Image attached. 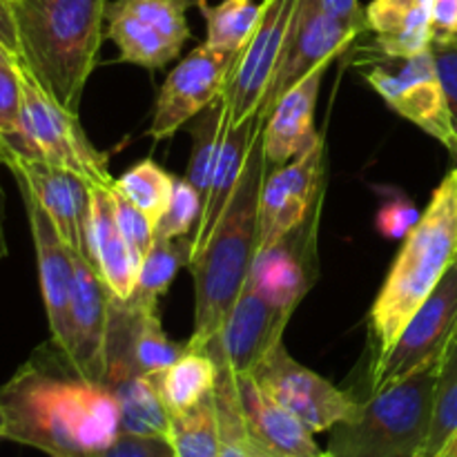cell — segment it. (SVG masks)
Instances as JSON below:
<instances>
[{"label":"cell","mask_w":457,"mask_h":457,"mask_svg":"<svg viewBox=\"0 0 457 457\" xmlns=\"http://www.w3.org/2000/svg\"><path fill=\"white\" fill-rule=\"evenodd\" d=\"M0 431L49 457H101L119 440L120 415L114 395L49 342L0 386Z\"/></svg>","instance_id":"obj_1"},{"label":"cell","mask_w":457,"mask_h":457,"mask_svg":"<svg viewBox=\"0 0 457 457\" xmlns=\"http://www.w3.org/2000/svg\"><path fill=\"white\" fill-rule=\"evenodd\" d=\"M263 125L266 120L254 134L230 204L205 248L187 266L195 277V330L186 342L190 351H205L219 337L250 277L259 248V192L266 174Z\"/></svg>","instance_id":"obj_2"},{"label":"cell","mask_w":457,"mask_h":457,"mask_svg":"<svg viewBox=\"0 0 457 457\" xmlns=\"http://www.w3.org/2000/svg\"><path fill=\"white\" fill-rule=\"evenodd\" d=\"M107 0H13L18 62L79 114L105 36Z\"/></svg>","instance_id":"obj_3"},{"label":"cell","mask_w":457,"mask_h":457,"mask_svg":"<svg viewBox=\"0 0 457 457\" xmlns=\"http://www.w3.org/2000/svg\"><path fill=\"white\" fill-rule=\"evenodd\" d=\"M457 259V170H451L433 192L418 226L391 263L384 286L369 312L373 364L378 369L404 326Z\"/></svg>","instance_id":"obj_4"},{"label":"cell","mask_w":457,"mask_h":457,"mask_svg":"<svg viewBox=\"0 0 457 457\" xmlns=\"http://www.w3.org/2000/svg\"><path fill=\"white\" fill-rule=\"evenodd\" d=\"M437 366L370 393L348 422L330 428L333 457H420L431 427Z\"/></svg>","instance_id":"obj_5"},{"label":"cell","mask_w":457,"mask_h":457,"mask_svg":"<svg viewBox=\"0 0 457 457\" xmlns=\"http://www.w3.org/2000/svg\"><path fill=\"white\" fill-rule=\"evenodd\" d=\"M18 67L22 80L21 132L0 147V165L7 154L29 156L70 170L92 187L112 186L114 177L107 168V156L92 145L80 128L79 114L65 110L56 98L49 96L21 62Z\"/></svg>","instance_id":"obj_6"},{"label":"cell","mask_w":457,"mask_h":457,"mask_svg":"<svg viewBox=\"0 0 457 457\" xmlns=\"http://www.w3.org/2000/svg\"><path fill=\"white\" fill-rule=\"evenodd\" d=\"M379 58L382 61L364 71L370 87L391 110L437 138L457 159V134L431 49L411 58H386L382 54Z\"/></svg>","instance_id":"obj_7"},{"label":"cell","mask_w":457,"mask_h":457,"mask_svg":"<svg viewBox=\"0 0 457 457\" xmlns=\"http://www.w3.org/2000/svg\"><path fill=\"white\" fill-rule=\"evenodd\" d=\"M457 335V259L436 286L427 302L415 311L393 344L386 360L370 370V393L440 364L442 355Z\"/></svg>","instance_id":"obj_8"},{"label":"cell","mask_w":457,"mask_h":457,"mask_svg":"<svg viewBox=\"0 0 457 457\" xmlns=\"http://www.w3.org/2000/svg\"><path fill=\"white\" fill-rule=\"evenodd\" d=\"M253 378L277 404L290 411L312 433H326L348 422L360 409L355 397L290 357L284 342L268 353Z\"/></svg>","instance_id":"obj_9"},{"label":"cell","mask_w":457,"mask_h":457,"mask_svg":"<svg viewBox=\"0 0 457 457\" xmlns=\"http://www.w3.org/2000/svg\"><path fill=\"white\" fill-rule=\"evenodd\" d=\"M237 61L239 54L219 52L205 43L192 49L161 85L147 134L154 141H165L187 120L221 101Z\"/></svg>","instance_id":"obj_10"},{"label":"cell","mask_w":457,"mask_h":457,"mask_svg":"<svg viewBox=\"0 0 457 457\" xmlns=\"http://www.w3.org/2000/svg\"><path fill=\"white\" fill-rule=\"evenodd\" d=\"M324 199L312 205L297 228L270 248L257 250L248 286L272 306L293 315L308 290L320 279V219Z\"/></svg>","instance_id":"obj_11"},{"label":"cell","mask_w":457,"mask_h":457,"mask_svg":"<svg viewBox=\"0 0 457 457\" xmlns=\"http://www.w3.org/2000/svg\"><path fill=\"white\" fill-rule=\"evenodd\" d=\"M357 36L360 34L337 21L321 0H297L293 21L286 31L275 79L263 98V114H268L270 107L293 85L306 79L317 67L330 65L339 54L346 52L355 43Z\"/></svg>","instance_id":"obj_12"},{"label":"cell","mask_w":457,"mask_h":457,"mask_svg":"<svg viewBox=\"0 0 457 457\" xmlns=\"http://www.w3.org/2000/svg\"><path fill=\"white\" fill-rule=\"evenodd\" d=\"M295 7L297 0H262V16L244 52L239 54L223 96L226 120L230 125L244 123L262 112L263 98L279 65L281 47Z\"/></svg>","instance_id":"obj_13"},{"label":"cell","mask_w":457,"mask_h":457,"mask_svg":"<svg viewBox=\"0 0 457 457\" xmlns=\"http://www.w3.org/2000/svg\"><path fill=\"white\" fill-rule=\"evenodd\" d=\"M324 137L295 161L266 168L259 192V248L266 250L306 219L312 205L324 199Z\"/></svg>","instance_id":"obj_14"},{"label":"cell","mask_w":457,"mask_h":457,"mask_svg":"<svg viewBox=\"0 0 457 457\" xmlns=\"http://www.w3.org/2000/svg\"><path fill=\"white\" fill-rule=\"evenodd\" d=\"M187 351V344L172 342L161 326L159 308L137 306L110 295L105 339V379L120 375H152L168 369Z\"/></svg>","instance_id":"obj_15"},{"label":"cell","mask_w":457,"mask_h":457,"mask_svg":"<svg viewBox=\"0 0 457 457\" xmlns=\"http://www.w3.org/2000/svg\"><path fill=\"white\" fill-rule=\"evenodd\" d=\"M16 179V177H13ZM21 199L25 204L27 221H29L31 241L36 250V266H38L40 293H43L45 312H47V324L52 339L49 342L67 357L71 344V295H74L76 268L71 250L58 235L56 226L45 212L43 205L34 196L22 179H16Z\"/></svg>","instance_id":"obj_16"},{"label":"cell","mask_w":457,"mask_h":457,"mask_svg":"<svg viewBox=\"0 0 457 457\" xmlns=\"http://www.w3.org/2000/svg\"><path fill=\"white\" fill-rule=\"evenodd\" d=\"M290 312L272 306L245 281L239 299L228 312L219 337L205 346L214 361H221L232 375H253L254 369L268 357V353L284 342V330Z\"/></svg>","instance_id":"obj_17"},{"label":"cell","mask_w":457,"mask_h":457,"mask_svg":"<svg viewBox=\"0 0 457 457\" xmlns=\"http://www.w3.org/2000/svg\"><path fill=\"white\" fill-rule=\"evenodd\" d=\"M3 165L29 186L38 204L56 226L65 245L87 259V228L92 212V186L79 174L43 159L7 154Z\"/></svg>","instance_id":"obj_18"},{"label":"cell","mask_w":457,"mask_h":457,"mask_svg":"<svg viewBox=\"0 0 457 457\" xmlns=\"http://www.w3.org/2000/svg\"><path fill=\"white\" fill-rule=\"evenodd\" d=\"M76 268L74 295H71V344L67 364L92 382L105 379V339L110 317V290L103 284L92 263L71 250Z\"/></svg>","instance_id":"obj_19"},{"label":"cell","mask_w":457,"mask_h":457,"mask_svg":"<svg viewBox=\"0 0 457 457\" xmlns=\"http://www.w3.org/2000/svg\"><path fill=\"white\" fill-rule=\"evenodd\" d=\"M328 65L317 67L315 71L299 80L288 89L270 112L263 125V154L266 168H277L306 154L321 134L315 129V105L320 96L321 80Z\"/></svg>","instance_id":"obj_20"},{"label":"cell","mask_w":457,"mask_h":457,"mask_svg":"<svg viewBox=\"0 0 457 457\" xmlns=\"http://www.w3.org/2000/svg\"><path fill=\"white\" fill-rule=\"evenodd\" d=\"M235 384L245 428L259 453L270 457H317L324 453L317 446L315 433L290 411L277 404L254 382L253 375H235Z\"/></svg>","instance_id":"obj_21"},{"label":"cell","mask_w":457,"mask_h":457,"mask_svg":"<svg viewBox=\"0 0 457 457\" xmlns=\"http://www.w3.org/2000/svg\"><path fill=\"white\" fill-rule=\"evenodd\" d=\"M87 262L107 286L112 297L128 302L137 288L138 263L129 253L114 217L112 186L92 187V212L87 228Z\"/></svg>","instance_id":"obj_22"},{"label":"cell","mask_w":457,"mask_h":457,"mask_svg":"<svg viewBox=\"0 0 457 457\" xmlns=\"http://www.w3.org/2000/svg\"><path fill=\"white\" fill-rule=\"evenodd\" d=\"M366 29L375 34V52L411 58L431 49L433 0H373L366 7Z\"/></svg>","instance_id":"obj_23"},{"label":"cell","mask_w":457,"mask_h":457,"mask_svg":"<svg viewBox=\"0 0 457 457\" xmlns=\"http://www.w3.org/2000/svg\"><path fill=\"white\" fill-rule=\"evenodd\" d=\"M263 120H266V114L259 112L257 116H253V119L244 120L239 125H230L228 120L223 125L221 147H219L217 163H214L212 170V181H210L208 196H205L204 217H201L196 232L192 235V259L205 248L208 239L212 237L214 228H217L219 219H221L223 210L230 204L232 195H235L237 186L241 181V172H244L253 138Z\"/></svg>","instance_id":"obj_24"},{"label":"cell","mask_w":457,"mask_h":457,"mask_svg":"<svg viewBox=\"0 0 457 457\" xmlns=\"http://www.w3.org/2000/svg\"><path fill=\"white\" fill-rule=\"evenodd\" d=\"M103 386L114 395L120 415V433L168 440L172 415L147 375H120Z\"/></svg>","instance_id":"obj_25"},{"label":"cell","mask_w":457,"mask_h":457,"mask_svg":"<svg viewBox=\"0 0 457 457\" xmlns=\"http://www.w3.org/2000/svg\"><path fill=\"white\" fill-rule=\"evenodd\" d=\"M147 379L168 406L170 415H177L195 409L199 402L212 395L219 379V366L210 353L187 348L174 364L147 375Z\"/></svg>","instance_id":"obj_26"},{"label":"cell","mask_w":457,"mask_h":457,"mask_svg":"<svg viewBox=\"0 0 457 457\" xmlns=\"http://www.w3.org/2000/svg\"><path fill=\"white\" fill-rule=\"evenodd\" d=\"M105 38L119 49V61L129 65L145 67L154 71L172 62L183 47L165 38L163 34L147 27L134 13L120 7L119 3H107L105 9Z\"/></svg>","instance_id":"obj_27"},{"label":"cell","mask_w":457,"mask_h":457,"mask_svg":"<svg viewBox=\"0 0 457 457\" xmlns=\"http://www.w3.org/2000/svg\"><path fill=\"white\" fill-rule=\"evenodd\" d=\"M192 263V237L161 239L154 237L150 253L138 266L137 288L129 302L143 308H159V299L168 293L174 277Z\"/></svg>","instance_id":"obj_28"},{"label":"cell","mask_w":457,"mask_h":457,"mask_svg":"<svg viewBox=\"0 0 457 457\" xmlns=\"http://www.w3.org/2000/svg\"><path fill=\"white\" fill-rule=\"evenodd\" d=\"M196 7L205 21V45L230 54L244 52L262 16V3L254 0H221L219 4L196 0Z\"/></svg>","instance_id":"obj_29"},{"label":"cell","mask_w":457,"mask_h":457,"mask_svg":"<svg viewBox=\"0 0 457 457\" xmlns=\"http://www.w3.org/2000/svg\"><path fill=\"white\" fill-rule=\"evenodd\" d=\"M457 433V335L437 366L431 427L420 457H440Z\"/></svg>","instance_id":"obj_30"},{"label":"cell","mask_w":457,"mask_h":457,"mask_svg":"<svg viewBox=\"0 0 457 457\" xmlns=\"http://www.w3.org/2000/svg\"><path fill=\"white\" fill-rule=\"evenodd\" d=\"M174 181L177 179L168 170H163L152 159H145L129 168L125 174H120L119 179H114L112 187L120 192L128 201H132L150 219L156 232V226H159L161 217L165 214L170 199H172Z\"/></svg>","instance_id":"obj_31"},{"label":"cell","mask_w":457,"mask_h":457,"mask_svg":"<svg viewBox=\"0 0 457 457\" xmlns=\"http://www.w3.org/2000/svg\"><path fill=\"white\" fill-rule=\"evenodd\" d=\"M168 442L174 457H219V415L214 393L195 409L172 415Z\"/></svg>","instance_id":"obj_32"},{"label":"cell","mask_w":457,"mask_h":457,"mask_svg":"<svg viewBox=\"0 0 457 457\" xmlns=\"http://www.w3.org/2000/svg\"><path fill=\"white\" fill-rule=\"evenodd\" d=\"M219 379L214 386V402L219 415V457H257L250 433L241 413L235 375L226 364L217 361Z\"/></svg>","instance_id":"obj_33"},{"label":"cell","mask_w":457,"mask_h":457,"mask_svg":"<svg viewBox=\"0 0 457 457\" xmlns=\"http://www.w3.org/2000/svg\"><path fill=\"white\" fill-rule=\"evenodd\" d=\"M223 125H226V105H223L221 98L212 107L201 112L196 116L195 128H192L195 141H192V154L190 163H187L186 179L199 190V195L204 196V204L210 190V181H212V170L214 163H217L219 147H221Z\"/></svg>","instance_id":"obj_34"},{"label":"cell","mask_w":457,"mask_h":457,"mask_svg":"<svg viewBox=\"0 0 457 457\" xmlns=\"http://www.w3.org/2000/svg\"><path fill=\"white\" fill-rule=\"evenodd\" d=\"M123 9L163 34L179 47L190 40V27H187V9L195 7L196 0H116Z\"/></svg>","instance_id":"obj_35"},{"label":"cell","mask_w":457,"mask_h":457,"mask_svg":"<svg viewBox=\"0 0 457 457\" xmlns=\"http://www.w3.org/2000/svg\"><path fill=\"white\" fill-rule=\"evenodd\" d=\"M201 217H204V196L186 177L177 179L168 210L156 226V237L161 239L192 237L199 228Z\"/></svg>","instance_id":"obj_36"},{"label":"cell","mask_w":457,"mask_h":457,"mask_svg":"<svg viewBox=\"0 0 457 457\" xmlns=\"http://www.w3.org/2000/svg\"><path fill=\"white\" fill-rule=\"evenodd\" d=\"M22 80L21 67L13 56H0V147L21 132Z\"/></svg>","instance_id":"obj_37"},{"label":"cell","mask_w":457,"mask_h":457,"mask_svg":"<svg viewBox=\"0 0 457 457\" xmlns=\"http://www.w3.org/2000/svg\"><path fill=\"white\" fill-rule=\"evenodd\" d=\"M112 195H114L116 226H119L123 239L128 241L134 262L141 266V262L145 259V254L150 253L152 244H154V226H152L150 219H147L132 201L125 199V196L120 195V192H116L114 187H112Z\"/></svg>","instance_id":"obj_38"},{"label":"cell","mask_w":457,"mask_h":457,"mask_svg":"<svg viewBox=\"0 0 457 457\" xmlns=\"http://www.w3.org/2000/svg\"><path fill=\"white\" fill-rule=\"evenodd\" d=\"M420 217L413 201L406 199L404 195H393L379 208L378 217H375V228L379 235L386 239H404L415 226H418Z\"/></svg>","instance_id":"obj_39"},{"label":"cell","mask_w":457,"mask_h":457,"mask_svg":"<svg viewBox=\"0 0 457 457\" xmlns=\"http://www.w3.org/2000/svg\"><path fill=\"white\" fill-rule=\"evenodd\" d=\"M433 61H436L437 79L445 89L446 103H449L451 120L457 134V38L433 40L431 43Z\"/></svg>","instance_id":"obj_40"},{"label":"cell","mask_w":457,"mask_h":457,"mask_svg":"<svg viewBox=\"0 0 457 457\" xmlns=\"http://www.w3.org/2000/svg\"><path fill=\"white\" fill-rule=\"evenodd\" d=\"M101 457H174L172 446L161 437H137L120 433Z\"/></svg>","instance_id":"obj_41"},{"label":"cell","mask_w":457,"mask_h":457,"mask_svg":"<svg viewBox=\"0 0 457 457\" xmlns=\"http://www.w3.org/2000/svg\"><path fill=\"white\" fill-rule=\"evenodd\" d=\"M457 38V0H433V40Z\"/></svg>","instance_id":"obj_42"},{"label":"cell","mask_w":457,"mask_h":457,"mask_svg":"<svg viewBox=\"0 0 457 457\" xmlns=\"http://www.w3.org/2000/svg\"><path fill=\"white\" fill-rule=\"evenodd\" d=\"M321 3L337 21L355 29L357 34L369 31L366 29V9L361 7L360 0H321Z\"/></svg>","instance_id":"obj_43"},{"label":"cell","mask_w":457,"mask_h":457,"mask_svg":"<svg viewBox=\"0 0 457 457\" xmlns=\"http://www.w3.org/2000/svg\"><path fill=\"white\" fill-rule=\"evenodd\" d=\"M0 43L18 61V29L16 13H13V0H0Z\"/></svg>","instance_id":"obj_44"},{"label":"cell","mask_w":457,"mask_h":457,"mask_svg":"<svg viewBox=\"0 0 457 457\" xmlns=\"http://www.w3.org/2000/svg\"><path fill=\"white\" fill-rule=\"evenodd\" d=\"M9 254L7 245V199H4L3 183H0V259Z\"/></svg>","instance_id":"obj_45"},{"label":"cell","mask_w":457,"mask_h":457,"mask_svg":"<svg viewBox=\"0 0 457 457\" xmlns=\"http://www.w3.org/2000/svg\"><path fill=\"white\" fill-rule=\"evenodd\" d=\"M440 457H457V433L453 437H451V442L446 445V449L442 451Z\"/></svg>","instance_id":"obj_46"},{"label":"cell","mask_w":457,"mask_h":457,"mask_svg":"<svg viewBox=\"0 0 457 457\" xmlns=\"http://www.w3.org/2000/svg\"><path fill=\"white\" fill-rule=\"evenodd\" d=\"M0 56H12V54L7 52V47H4L3 43H0Z\"/></svg>","instance_id":"obj_47"},{"label":"cell","mask_w":457,"mask_h":457,"mask_svg":"<svg viewBox=\"0 0 457 457\" xmlns=\"http://www.w3.org/2000/svg\"><path fill=\"white\" fill-rule=\"evenodd\" d=\"M317 457H333V455H330V453H326V451H324V453H321V455H317Z\"/></svg>","instance_id":"obj_48"},{"label":"cell","mask_w":457,"mask_h":457,"mask_svg":"<svg viewBox=\"0 0 457 457\" xmlns=\"http://www.w3.org/2000/svg\"><path fill=\"white\" fill-rule=\"evenodd\" d=\"M257 457H270V455H263V453H259V451H257Z\"/></svg>","instance_id":"obj_49"},{"label":"cell","mask_w":457,"mask_h":457,"mask_svg":"<svg viewBox=\"0 0 457 457\" xmlns=\"http://www.w3.org/2000/svg\"><path fill=\"white\" fill-rule=\"evenodd\" d=\"M0 442H4V440H3V431H0Z\"/></svg>","instance_id":"obj_50"},{"label":"cell","mask_w":457,"mask_h":457,"mask_svg":"<svg viewBox=\"0 0 457 457\" xmlns=\"http://www.w3.org/2000/svg\"><path fill=\"white\" fill-rule=\"evenodd\" d=\"M455 170H457V168H455Z\"/></svg>","instance_id":"obj_51"}]
</instances>
